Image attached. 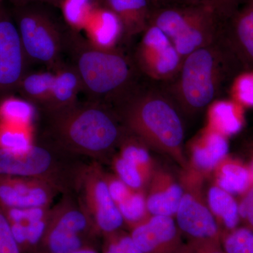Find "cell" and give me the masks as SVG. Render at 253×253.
<instances>
[{
	"instance_id": "cell-1",
	"label": "cell",
	"mask_w": 253,
	"mask_h": 253,
	"mask_svg": "<svg viewBox=\"0 0 253 253\" xmlns=\"http://www.w3.org/2000/svg\"><path fill=\"white\" fill-rule=\"evenodd\" d=\"M46 114L44 140L78 156L106 157L126 134L101 103L78 102L68 109Z\"/></svg>"
},
{
	"instance_id": "cell-2",
	"label": "cell",
	"mask_w": 253,
	"mask_h": 253,
	"mask_svg": "<svg viewBox=\"0 0 253 253\" xmlns=\"http://www.w3.org/2000/svg\"><path fill=\"white\" fill-rule=\"evenodd\" d=\"M125 128L145 144L182 161L184 128L172 101L154 91H129L121 99Z\"/></svg>"
},
{
	"instance_id": "cell-3",
	"label": "cell",
	"mask_w": 253,
	"mask_h": 253,
	"mask_svg": "<svg viewBox=\"0 0 253 253\" xmlns=\"http://www.w3.org/2000/svg\"><path fill=\"white\" fill-rule=\"evenodd\" d=\"M241 70L220 39L183 59L172 94L183 109L196 112L214 101L234 73Z\"/></svg>"
},
{
	"instance_id": "cell-4",
	"label": "cell",
	"mask_w": 253,
	"mask_h": 253,
	"mask_svg": "<svg viewBox=\"0 0 253 253\" xmlns=\"http://www.w3.org/2000/svg\"><path fill=\"white\" fill-rule=\"evenodd\" d=\"M68 44L73 51V66L81 78L83 91L93 101L121 100L130 91L133 67L118 49H98L77 33L71 35Z\"/></svg>"
},
{
	"instance_id": "cell-5",
	"label": "cell",
	"mask_w": 253,
	"mask_h": 253,
	"mask_svg": "<svg viewBox=\"0 0 253 253\" xmlns=\"http://www.w3.org/2000/svg\"><path fill=\"white\" fill-rule=\"evenodd\" d=\"M78 157L46 140L23 153L0 149V175L41 179L63 194L74 193L87 166Z\"/></svg>"
},
{
	"instance_id": "cell-6",
	"label": "cell",
	"mask_w": 253,
	"mask_h": 253,
	"mask_svg": "<svg viewBox=\"0 0 253 253\" xmlns=\"http://www.w3.org/2000/svg\"><path fill=\"white\" fill-rule=\"evenodd\" d=\"M150 24L169 38L183 59L219 41L225 25L210 8L175 2L152 9Z\"/></svg>"
},
{
	"instance_id": "cell-7",
	"label": "cell",
	"mask_w": 253,
	"mask_h": 253,
	"mask_svg": "<svg viewBox=\"0 0 253 253\" xmlns=\"http://www.w3.org/2000/svg\"><path fill=\"white\" fill-rule=\"evenodd\" d=\"M13 18L28 61L57 67L61 63L65 41L54 20L29 5L16 7Z\"/></svg>"
},
{
	"instance_id": "cell-8",
	"label": "cell",
	"mask_w": 253,
	"mask_h": 253,
	"mask_svg": "<svg viewBox=\"0 0 253 253\" xmlns=\"http://www.w3.org/2000/svg\"><path fill=\"white\" fill-rule=\"evenodd\" d=\"M78 191L96 231L104 236L119 231L124 219L108 187L106 173L96 163L87 165L82 174Z\"/></svg>"
},
{
	"instance_id": "cell-9",
	"label": "cell",
	"mask_w": 253,
	"mask_h": 253,
	"mask_svg": "<svg viewBox=\"0 0 253 253\" xmlns=\"http://www.w3.org/2000/svg\"><path fill=\"white\" fill-rule=\"evenodd\" d=\"M135 53L136 64L146 76L158 81L174 79L183 58L169 38L150 24L142 33Z\"/></svg>"
},
{
	"instance_id": "cell-10",
	"label": "cell",
	"mask_w": 253,
	"mask_h": 253,
	"mask_svg": "<svg viewBox=\"0 0 253 253\" xmlns=\"http://www.w3.org/2000/svg\"><path fill=\"white\" fill-rule=\"evenodd\" d=\"M28 59L14 18L0 6V97L16 90L27 71Z\"/></svg>"
},
{
	"instance_id": "cell-11",
	"label": "cell",
	"mask_w": 253,
	"mask_h": 253,
	"mask_svg": "<svg viewBox=\"0 0 253 253\" xmlns=\"http://www.w3.org/2000/svg\"><path fill=\"white\" fill-rule=\"evenodd\" d=\"M59 193L54 186L41 179L0 175V206L2 208L49 207Z\"/></svg>"
},
{
	"instance_id": "cell-12",
	"label": "cell",
	"mask_w": 253,
	"mask_h": 253,
	"mask_svg": "<svg viewBox=\"0 0 253 253\" xmlns=\"http://www.w3.org/2000/svg\"><path fill=\"white\" fill-rule=\"evenodd\" d=\"M131 237L143 253H181L177 226L172 217L151 215L132 228Z\"/></svg>"
},
{
	"instance_id": "cell-13",
	"label": "cell",
	"mask_w": 253,
	"mask_h": 253,
	"mask_svg": "<svg viewBox=\"0 0 253 253\" xmlns=\"http://www.w3.org/2000/svg\"><path fill=\"white\" fill-rule=\"evenodd\" d=\"M221 39L241 71H253V0H247L224 25Z\"/></svg>"
},
{
	"instance_id": "cell-14",
	"label": "cell",
	"mask_w": 253,
	"mask_h": 253,
	"mask_svg": "<svg viewBox=\"0 0 253 253\" xmlns=\"http://www.w3.org/2000/svg\"><path fill=\"white\" fill-rule=\"evenodd\" d=\"M176 226L191 241L219 242L217 221L207 206L192 194H184L176 213Z\"/></svg>"
},
{
	"instance_id": "cell-15",
	"label": "cell",
	"mask_w": 253,
	"mask_h": 253,
	"mask_svg": "<svg viewBox=\"0 0 253 253\" xmlns=\"http://www.w3.org/2000/svg\"><path fill=\"white\" fill-rule=\"evenodd\" d=\"M86 41L91 46L103 50H116L124 38V30L119 18L113 11L100 4L86 23Z\"/></svg>"
},
{
	"instance_id": "cell-16",
	"label": "cell",
	"mask_w": 253,
	"mask_h": 253,
	"mask_svg": "<svg viewBox=\"0 0 253 253\" xmlns=\"http://www.w3.org/2000/svg\"><path fill=\"white\" fill-rule=\"evenodd\" d=\"M52 89L45 113L56 112L68 109L78 102V95L83 91V84L77 69L73 65L60 63L55 68Z\"/></svg>"
},
{
	"instance_id": "cell-17",
	"label": "cell",
	"mask_w": 253,
	"mask_h": 253,
	"mask_svg": "<svg viewBox=\"0 0 253 253\" xmlns=\"http://www.w3.org/2000/svg\"><path fill=\"white\" fill-rule=\"evenodd\" d=\"M100 4L118 16L126 38L142 34L149 27L152 12L149 0H100Z\"/></svg>"
},
{
	"instance_id": "cell-18",
	"label": "cell",
	"mask_w": 253,
	"mask_h": 253,
	"mask_svg": "<svg viewBox=\"0 0 253 253\" xmlns=\"http://www.w3.org/2000/svg\"><path fill=\"white\" fill-rule=\"evenodd\" d=\"M184 194L179 184L168 177L156 176L146 197L148 212L151 215L172 217L177 212Z\"/></svg>"
},
{
	"instance_id": "cell-19",
	"label": "cell",
	"mask_w": 253,
	"mask_h": 253,
	"mask_svg": "<svg viewBox=\"0 0 253 253\" xmlns=\"http://www.w3.org/2000/svg\"><path fill=\"white\" fill-rule=\"evenodd\" d=\"M229 149L226 136L212 129L195 145L192 151L193 164L201 172H209L225 160Z\"/></svg>"
},
{
	"instance_id": "cell-20",
	"label": "cell",
	"mask_w": 253,
	"mask_h": 253,
	"mask_svg": "<svg viewBox=\"0 0 253 253\" xmlns=\"http://www.w3.org/2000/svg\"><path fill=\"white\" fill-rule=\"evenodd\" d=\"M209 116L213 130L226 137L237 134L244 126L243 106L234 101L214 103L210 110Z\"/></svg>"
},
{
	"instance_id": "cell-21",
	"label": "cell",
	"mask_w": 253,
	"mask_h": 253,
	"mask_svg": "<svg viewBox=\"0 0 253 253\" xmlns=\"http://www.w3.org/2000/svg\"><path fill=\"white\" fill-rule=\"evenodd\" d=\"M217 168V186L229 194H245L252 186L251 170L241 163L224 160Z\"/></svg>"
},
{
	"instance_id": "cell-22",
	"label": "cell",
	"mask_w": 253,
	"mask_h": 253,
	"mask_svg": "<svg viewBox=\"0 0 253 253\" xmlns=\"http://www.w3.org/2000/svg\"><path fill=\"white\" fill-rule=\"evenodd\" d=\"M54 73L51 71L26 73L17 90L23 99L43 108L47 103L52 89Z\"/></svg>"
},
{
	"instance_id": "cell-23",
	"label": "cell",
	"mask_w": 253,
	"mask_h": 253,
	"mask_svg": "<svg viewBox=\"0 0 253 253\" xmlns=\"http://www.w3.org/2000/svg\"><path fill=\"white\" fill-rule=\"evenodd\" d=\"M210 211L228 230L236 229L239 222V204L232 195L219 186H212L208 194Z\"/></svg>"
},
{
	"instance_id": "cell-24",
	"label": "cell",
	"mask_w": 253,
	"mask_h": 253,
	"mask_svg": "<svg viewBox=\"0 0 253 253\" xmlns=\"http://www.w3.org/2000/svg\"><path fill=\"white\" fill-rule=\"evenodd\" d=\"M36 106L23 98L4 96L0 100V123L32 127L36 118Z\"/></svg>"
},
{
	"instance_id": "cell-25",
	"label": "cell",
	"mask_w": 253,
	"mask_h": 253,
	"mask_svg": "<svg viewBox=\"0 0 253 253\" xmlns=\"http://www.w3.org/2000/svg\"><path fill=\"white\" fill-rule=\"evenodd\" d=\"M100 0H62L61 8L63 18L75 32L84 31L86 23Z\"/></svg>"
},
{
	"instance_id": "cell-26",
	"label": "cell",
	"mask_w": 253,
	"mask_h": 253,
	"mask_svg": "<svg viewBox=\"0 0 253 253\" xmlns=\"http://www.w3.org/2000/svg\"><path fill=\"white\" fill-rule=\"evenodd\" d=\"M32 127L11 126L0 123V149L23 153L33 145Z\"/></svg>"
},
{
	"instance_id": "cell-27",
	"label": "cell",
	"mask_w": 253,
	"mask_h": 253,
	"mask_svg": "<svg viewBox=\"0 0 253 253\" xmlns=\"http://www.w3.org/2000/svg\"><path fill=\"white\" fill-rule=\"evenodd\" d=\"M125 222L131 228L139 225L150 217L146 206V197L141 190L131 191L129 196L117 205Z\"/></svg>"
},
{
	"instance_id": "cell-28",
	"label": "cell",
	"mask_w": 253,
	"mask_h": 253,
	"mask_svg": "<svg viewBox=\"0 0 253 253\" xmlns=\"http://www.w3.org/2000/svg\"><path fill=\"white\" fill-rule=\"evenodd\" d=\"M113 165L116 176L132 190L139 191L149 180L140 168L118 155L113 160Z\"/></svg>"
},
{
	"instance_id": "cell-29",
	"label": "cell",
	"mask_w": 253,
	"mask_h": 253,
	"mask_svg": "<svg viewBox=\"0 0 253 253\" xmlns=\"http://www.w3.org/2000/svg\"><path fill=\"white\" fill-rule=\"evenodd\" d=\"M247 0H169L168 2L198 5L213 10L226 24Z\"/></svg>"
},
{
	"instance_id": "cell-30",
	"label": "cell",
	"mask_w": 253,
	"mask_h": 253,
	"mask_svg": "<svg viewBox=\"0 0 253 253\" xmlns=\"http://www.w3.org/2000/svg\"><path fill=\"white\" fill-rule=\"evenodd\" d=\"M225 253H253V230L251 228L234 229L223 239Z\"/></svg>"
},
{
	"instance_id": "cell-31",
	"label": "cell",
	"mask_w": 253,
	"mask_h": 253,
	"mask_svg": "<svg viewBox=\"0 0 253 253\" xmlns=\"http://www.w3.org/2000/svg\"><path fill=\"white\" fill-rule=\"evenodd\" d=\"M234 101L246 107H253V71H243L232 86Z\"/></svg>"
},
{
	"instance_id": "cell-32",
	"label": "cell",
	"mask_w": 253,
	"mask_h": 253,
	"mask_svg": "<svg viewBox=\"0 0 253 253\" xmlns=\"http://www.w3.org/2000/svg\"><path fill=\"white\" fill-rule=\"evenodd\" d=\"M104 236L103 253H143L130 235L117 231Z\"/></svg>"
},
{
	"instance_id": "cell-33",
	"label": "cell",
	"mask_w": 253,
	"mask_h": 253,
	"mask_svg": "<svg viewBox=\"0 0 253 253\" xmlns=\"http://www.w3.org/2000/svg\"><path fill=\"white\" fill-rule=\"evenodd\" d=\"M0 253H22L11 231V225L0 206Z\"/></svg>"
},
{
	"instance_id": "cell-34",
	"label": "cell",
	"mask_w": 253,
	"mask_h": 253,
	"mask_svg": "<svg viewBox=\"0 0 253 253\" xmlns=\"http://www.w3.org/2000/svg\"><path fill=\"white\" fill-rule=\"evenodd\" d=\"M106 179L110 194L116 206L126 199L133 191L117 176L108 175L106 174Z\"/></svg>"
},
{
	"instance_id": "cell-35",
	"label": "cell",
	"mask_w": 253,
	"mask_h": 253,
	"mask_svg": "<svg viewBox=\"0 0 253 253\" xmlns=\"http://www.w3.org/2000/svg\"><path fill=\"white\" fill-rule=\"evenodd\" d=\"M240 218H243L253 230V184L244 194L239 204Z\"/></svg>"
},
{
	"instance_id": "cell-36",
	"label": "cell",
	"mask_w": 253,
	"mask_h": 253,
	"mask_svg": "<svg viewBox=\"0 0 253 253\" xmlns=\"http://www.w3.org/2000/svg\"><path fill=\"white\" fill-rule=\"evenodd\" d=\"M181 253H225L219 248V242L212 241H191L183 248Z\"/></svg>"
},
{
	"instance_id": "cell-37",
	"label": "cell",
	"mask_w": 253,
	"mask_h": 253,
	"mask_svg": "<svg viewBox=\"0 0 253 253\" xmlns=\"http://www.w3.org/2000/svg\"><path fill=\"white\" fill-rule=\"evenodd\" d=\"M16 7L18 6H27L33 2H43L53 5L54 6H60L62 0H11Z\"/></svg>"
},
{
	"instance_id": "cell-38",
	"label": "cell",
	"mask_w": 253,
	"mask_h": 253,
	"mask_svg": "<svg viewBox=\"0 0 253 253\" xmlns=\"http://www.w3.org/2000/svg\"><path fill=\"white\" fill-rule=\"evenodd\" d=\"M168 1H169V0H149L151 6H152V9L166 4Z\"/></svg>"
},
{
	"instance_id": "cell-39",
	"label": "cell",
	"mask_w": 253,
	"mask_h": 253,
	"mask_svg": "<svg viewBox=\"0 0 253 253\" xmlns=\"http://www.w3.org/2000/svg\"><path fill=\"white\" fill-rule=\"evenodd\" d=\"M73 253H98L91 247L84 248Z\"/></svg>"
},
{
	"instance_id": "cell-40",
	"label": "cell",
	"mask_w": 253,
	"mask_h": 253,
	"mask_svg": "<svg viewBox=\"0 0 253 253\" xmlns=\"http://www.w3.org/2000/svg\"><path fill=\"white\" fill-rule=\"evenodd\" d=\"M251 174H252V177H253V166H252V169H251Z\"/></svg>"
},
{
	"instance_id": "cell-41",
	"label": "cell",
	"mask_w": 253,
	"mask_h": 253,
	"mask_svg": "<svg viewBox=\"0 0 253 253\" xmlns=\"http://www.w3.org/2000/svg\"><path fill=\"white\" fill-rule=\"evenodd\" d=\"M3 5V0H0V6Z\"/></svg>"
}]
</instances>
